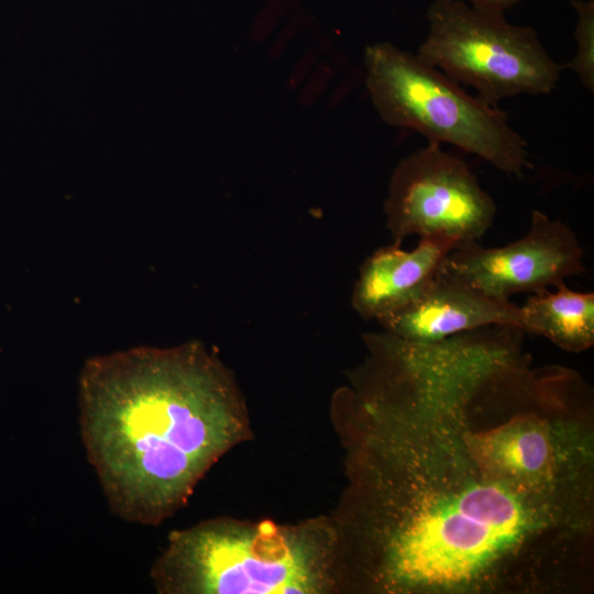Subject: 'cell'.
Segmentation results:
<instances>
[{"mask_svg": "<svg viewBox=\"0 0 594 594\" xmlns=\"http://www.w3.org/2000/svg\"><path fill=\"white\" fill-rule=\"evenodd\" d=\"M462 1L476 8L504 12L506 9H509L510 7L515 6L520 0H462Z\"/></svg>", "mask_w": 594, "mask_h": 594, "instance_id": "12", "label": "cell"}, {"mask_svg": "<svg viewBox=\"0 0 594 594\" xmlns=\"http://www.w3.org/2000/svg\"><path fill=\"white\" fill-rule=\"evenodd\" d=\"M377 322L405 341L432 343L494 324L518 327L519 306L437 275L415 298Z\"/></svg>", "mask_w": 594, "mask_h": 594, "instance_id": "8", "label": "cell"}, {"mask_svg": "<svg viewBox=\"0 0 594 594\" xmlns=\"http://www.w3.org/2000/svg\"><path fill=\"white\" fill-rule=\"evenodd\" d=\"M429 32L417 56L484 101L553 90L562 66L529 26L509 23L504 12L462 0H435L427 12Z\"/></svg>", "mask_w": 594, "mask_h": 594, "instance_id": "5", "label": "cell"}, {"mask_svg": "<svg viewBox=\"0 0 594 594\" xmlns=\"http://www.w3.org/2000/svg\"><path fill=\"white\" fill-rule=\"evenodd\" d=\"M151 580L161 594H326L342 590L333 518L294 525L215 518L169 534Z\"/></svg>", "mask_w": 594, "mask_h": 594, "instance_id": "3", "label": "cell"}, {"mask_svg": "<svg viewBox=\"0 0 594 594\" xmlns=\"http://www.w3.org/2000/svg\"><path fill=\"white\" fill-rule=\"evenodd\" d=\"M513 324L367 333L337 396L343 590L590 594L594 392Z\"/></svg>", "mask_w": 594, "mask_h": 594, "instance_id": "1", "label": "cell"}, {"mask_svg": "<svg viewBox=\"0 0 594 594\" xmlns=\"http://www.w3.org/2000/svg\"><path fill=\"white\" fill-rule=\"evenodd\" d=\"M364 63L369 95L386 123L452 144L509 176L521 177L530 166L527 143L506 112L468 95L417 55L382 42L366 47Z\"/></svg>", "mask_w": 594, "mask_h": 594, "instance_id": "4", "label": "cell"}, {"mask_svg": "<svg viewBox=\"0 0 594 594\" xmlns=\"http://www.w3.org/2000/svg\"><path fill=\"white\" fill-rule=\"evenodd\" d=\"M384 211L395 244L418 235L448 239L459 248L491 229L496 206L463 160L428 142L396 166Z\"/></svg>", "mask_w": 594, "mask_h": 594, "instance_id": "6", "label": "cell"}, {"mask_svg": "<svg viewBox=\"0 0 594 594\" xmlns=\"http://www.w3.org/2000/svg\"><path fill=\"white\" fill-rule=\"evenodd\" d=\"M78 405L87 459L111 512L145 526L173 516L250 435L233 378L198 342L88 359Z\"/></svg>", "mask_w": 594, "mask_h": 594, "instance_id": "2", "label": "cell"}, {"mask_svg": "<svg viewBox=\"0 0 594 594\" xmlns=\"http://www.w3.org/2000/svg\"><path fill=\"white\" fill-rule=\"evenodd\" d=\"M453 241L420 238L418 245L406 251L399 244L383 246L361 265L351 304L364 319L380 318L400 308L438 275Z\"/></svg>", "mask_w": 594, "mask_h": 594, "instance_id": "9", "label": "cell"}, {"mask_svg": "<svg viewBox=\"0 0 594 594\" xmlns=\"http://www.w3.org/2000/svg\"><path fill=\"white\" fill-rule=\"evenodd\" d=\"M544 289L519 306V329L547 338L560 349L580 353L594 344V294L570 289Z\"/></svg>", "mask_w": 594, "mask_h": 594, "instance_id": "10", "label": "cell"}, {"mask_svg": "<svg viewBox=\"0 0 594 594\" xmlns=\"http://www.w3.org/2000/svg\"><path fill=\"white\" fill-rule=\"evenodd\" d=\"M578 13L574 36L578 44L575 57L568 65L591 91L594 89V2L572 0Z\"/></svg>", "mask_w": 594, "mask_h": 594, "instance_id": "11", "label": "cell"}, {"mask_svg": "<svg viewBox=\"0 0 594 594\" xmlns=\"http://www.w3.org/2000/svg\"><path fill=\"white\" fill-rule=\"evenodd\" d=\"M585 272L584 253L572 229L534 210L528 232L501 248L479 242L453 249L439 276L498 300L539 293Z\"/></svg>", "mask_w": 594, "mask_h": 594, "instance_id": "7", "label": "cell"}]
</instances>
